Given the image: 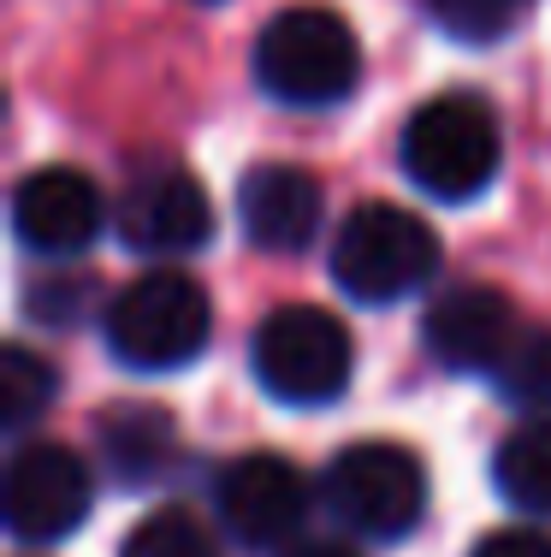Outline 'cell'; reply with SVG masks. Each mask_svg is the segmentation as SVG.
Returning a JSON list of instances; mask_svg holds the SVG:
<instances>
[{
    "label": "cell",
    "mask_w": 551,
    "mask_h": 557,
    "mask_svg": "<svg viewBox=\"0 0 551 557\" xmlns=\"http://www.w3.org/2000/svg\"><path fill=\"white\" fill-rule=\"evenodd\" d=\"M178 433L166 409H113V421H101V469L120 486H149L173 469Z\"/></svg>",
    "instance_id": "cell-13"
},
{
    "label": "cell",
    "mask_w": 551,
    "mask_h": 557,
    "mask_svg": "<svg viewBox=\"0 0 551 557\" xmlns=\"http://www.w3.org/2000/svg\"><path fill=\"white\" fill-rule=\"evenodd\" d=\"M468 557H551V534L540 528L516 522V528H492V534L475 540V552Z\"/></svg>",
    "instance_id": "cell-19"
},
{
    "label": "cell",
    "mask_w": 551,
    "mask_h": 557,
    "mask_svg": "<svg viewBox=\"0 0 551 557\" xmlns=\"http://www.w3.org/2000/svg\"><path fill=\"white\" fill-rule=\"evenodd\" d=\"M492 386L504 404L551 416V326H522L516 344L504 350V362L492 368Z\"/></svg>",
    "instance_id": "cell-16"
},
{
    "label": "cell",
    "mask_w": 551,
    "mask_h": 557,
    "mask_svg": "<svg viewBox=\"0 0 551 557\" xmlns=\"http://www.w3.org/2000/svg\"><path fill=\"white\" fill-rule=\"evenodd\" d=\"M96 498V469L60 440H30L7 457V528L24 546H54L77 534Z\"/></svg>",
    "instance_id": "cell-8"
},
{
    "label": "cell",
    "mask_w": 551,
    "mask_h": 557,
    "mask_svg": "<svg viewBox=\"0 0 551 557\" xmlns=\"http://www.w3.org/2000/svg\"><path fill=\"white\" fill-rule=\"evenodd\" d=\"M249 368H255L261 392L297 409H321L345 397L350 368H356V344H350L345 321L314 302H285L249 338Z\"/></svg>",
    "instance_id": "cell-4"
},
{
    "label": "cell",
    "mask_w": 551,
    "mask_h": 557,
    "mask_svg": "<svg viewBox=\"0 0 551 557\" xmlns=\"http://www.w3.org/2000/svg\"><path fill=\"white\" fill-rule=\"evenodd\" d=\"M309 481L291 457L279 450H249V457L226 462L214 481V516L238 546L249 552H285L309 522Z\"/></svg>",
    "instance_id": "cell-7"
},
{
    "label": "cell",
    "mask_w": 551,
    "mask_h": 557,
    "mask_svg": "<svg viewBox=\"0 0 551 557\" xmlns=\"http://www.w3.org/2000/svg\"><path fill=\"white\" fill-rule=\"evenodd\" d=\"M285 557H356V552L338 546V540H303V546H291Z\"/></svg>",
    "instance_id": "cell-20"
},
{
    "label": "cell",
    "mask_w": 551,
    "mask_h": 557,
    "mask_svg": "<svg viewBox=\"0 0 551 557\" xmlns=\"http://www.w3.org/2000/svg\"><path fill=\"white\" fill-rule=\"evenodd\" d=\"M492 486L516 516H551V416H534L504 433L492 457Z\"/></svg>",
    "instance_id": "cell-14"
},
{
    "label": "cell",
    "mask_w": 551,
    "mask_h": 557,
    "mask_svg": "<svg viewBox=\"0 0 551 557\" xmlns=\"http://www.w3.org/2000/svg\"><path fill=\"white\" fill-rule=\"evenodd\" d=\"M398 161L410 172L415 190L439 196V202H475L498 178L504 161V137H498V113L468 89L433 96L427 108L410 113L398 143Z\"/></svg>",
    "instance_id": "cell-2"
},
{
    "label": "cell",
    "mask_w": 551,
    "mask_h": 557,
    "mask_svg": "<svg viewBox=\"0 0 551 557\" xmlns=\"http://www.w3.org/2000/svg\"><path fill=\"white\" fill-rule=\"evenodd\" d=\"M120 557H220V546L202 516H190L184 504H161L125 534Z\"/></svg>",
    "instance_id": "cell-17"
},
{
    "label": "cell",
    "mask_w": 551,
    "mask_h": 557,
    "mask_svg": "<svg viewBox=\"0 0 551 557\" xmlns=\"http://www.w3.org/2000/svg\"><path fill=\"white\" fill-rule=\"evenodd\" d=\"M321 184L309 178L303 166H249L243 184H238V220H243V237L267 256H297V249L314 244L321 232Z\"/></svg>",
    "instance_id": "cell-12"
},
{
    "label": "cell",
    "mask_w": 551,
    "mask_h": 557,
    "mask_svg": "<svg viewBox=\"0 0 551 557\" xmlns=\"http://www.w3.org/2000/svg\"><path fill=\"white\" fill-rule=\"evenodd\" d=\"M12 232L48 261H72L108 232V196L77 166H36L12 190Z\"/></svg>",
    "instance_id": "cell-9"
},
{
    "label": "cell",
    "mask_w": 551,
    "mask_h": 557,
    "mask_svg": "<svg viewBox=\"0 0 551 557\" xmlns=\"http://www.w3.org/2000/svg\"><path fill=\"white\" fill-rule=\"evenodd\" d=\"M255 84L285 108H333L356 89L362 48L338 12L326 7H291L261 24L255 36Z\"/></svg>",
    "instance_id": "cell-3"
},
{
    "label": "cell",
    "mask_w": 551,
    "mask_h": 557,
    "mask_svg": "<svg viewBox=\"0 0 551 557\" xmlns=\"http://www.w3.org/2000/svg\"><path fill=\"white\" fill-rule=\"evenodd\" d=\"M427 12L456 42H498L516 18V0H427Z\"/></svg>",
    "instance_id": "cell-18"
},
{
    "label": "cell",
    "mask_w": 551,
    "mask_h": 557,
    "mask_svg": "<svg viewBox=\"0 0 551 557\" xmlns=\"http://www.w3.org/2000/svg\"><path fill=\"white\" fill-rule=\"evenodd\" d=\"M101 338L137 374H173V368L196 362L214 338V302L178 268H149L130 278L120 297L101 314Z\"/></svg>",
    "instance_id": "cell-1"
},
{
    "label": "cell",
    "mask_w": 551,
    "mask_h": 557,
    "mask_svg": "<svg viewBox=\"0 0 551 557\" xmlns=\"http://www.w3.org/2000/svg\"><path fill=\"white\" fill-rule=\"evenodd\" d=\"M60 392V374L42 350L30 344H7L0 350V428L7 433H24Z\"/></svg>",
    "instance_id": "cell-15"
},
{
    "label": "cell",
    "mask_w": 551,
    "mask_h": 557,
    "mask_svg": "<svg viewBox=\"0 0 551 557\" xmlns=\"http://www.w3.org/2000/svg\"><path fill=\"white\" fill-rule=\"evenodd\" d=\"M516 333H522L516 302L492 285H444L422 314V338H427L433 362L456 368V374L492 380V368L504 362Z\"/></svg>",
    "instance_id": "cell-11"
},
{
    "label": "cell",
    "mask_w": 551,
    "mask_h": 557,
    "mask_svg": "<svg viewBox=\"0 0 551 557\" xmlns=\"http://www.w3.org/2000/svg\"><path fill=\"white\" fill-rule=\"evenodd\" d=\"M321 498L350 534L362 540H403L427 510V469L410 445L356 440L321 474Z\"/></svg>",
    "instance_id": "cell-6"
},
{
    "label": "cell",
    "mask_w": 551,
    "mask_h": 557,
    "mask_svg": "<svg viewBox=\"0 0 551 557\" xmlns=\"http://www.w3.org/2000/svg\"><path fill=\"white\" fill-rule=\"evenodd\" d=\"M113 232H120V244L137 249V256L173 261V256H190V249H202L208 237H214V202H208V190L190 172L149 166L120 190V202H113Z\"/></svg>",
    "instance_id": "cell-10"
},
{
    "label": "cell",
    "mask_w": 551,
    "mask_h": 557,
    "mask_svg": "<svg viewBox=\"0 0 551 557\" xmlns=\"http://www.w3.org/2000/svg\"><path fill=\"white\" fill-rule=\"evenodd\" d=\"M439 273V237L398 202H362L333 232V278L356 302H403Z\"/></svg>",
    "instance_id": "cell-5"
}]
</instances>
